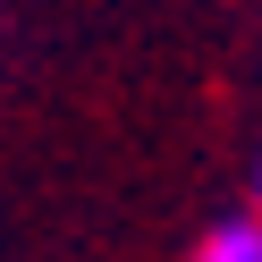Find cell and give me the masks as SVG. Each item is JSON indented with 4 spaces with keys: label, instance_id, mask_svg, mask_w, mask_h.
I'll list each match as a JSON object with an SVG mask.
<instances>
[{
    "label": "cell",
    "instance_id": "2",
    "mask_svg": "<svg viewBox=\"0 0 262 262\" xmlns=\"http://www.w3.org/2000/svg\"><path fill=\"white\" fill-rule=\"evenodd\" d=\"M254 203H262V161H254Z\"/></svg>",
    "mask_w": 262,
    "mask_h": 262
},
{
    "label": "cell",
    "instance_id": "1",
    "mask_svg": "<svg viewBox=\"0 0 262 262\" xmlns=\"http://www.w3.org/2000/svg\"><path fill=\"white\" fill-rule=\"evenodd\" d=\"M194 262H262V220H220L194 245Z\"/></svg>",
    "mask_w": 262,
    "mask_h": 262
}]
</instances>
